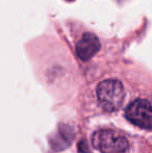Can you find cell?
Returning a JSON list of instances; mask_svg holds the SVG:
<instances>
[{"label":"cell","mask_w":152,"mask_h":153,"mask_svg":"<svg viewBox=\"0 0 152 153\" xmlns=\"http://www.w3.org/2000/svg\"><path fill=\"white\" fill-rule=\"evenodd\" d=\"M125 97L123 85L116 79H106L98 85L97 98L101 107L106 111L120 108Z\"/></svg>","instance_id":"cell-1"},{"label":"cell","mask_w":152,"mask_h":153,"mask_svg":"<svg viewBox=\"0 0 152 153\" xmlns=\"http://www.w3.org/2000/svg\"><path fill=\"white\" fill-rule=\"evenodd\" d=\"M92 144L102 153H126L129 147L126 137L110 129L96 131L92 137Z\"/></svg>","instance_id":"cell-2"},{"label":"cell","mask_w":152,"mask_h":153,"mask_svg":"<svg viewBox=\"0 0 152 153\" xmlns=\"http://www.w3.org/2000/svg\"><path fill=\"white\" fill-rule=\"evenodd\" d=\"M125 116L132 124L152 130V105L147 100L138 99L131 102L126 108Z\"/></svg>","instance_id":"cell-3"},{"label":"cell","mask_w":152,"mask_h":153,"mask_svg":"<svg viewBox=\"0 0 152 153\" xmlns=\"http://www.w3.org/2000/svg\"><path fill=\"white\" fill-rule=\"evenodd\" d=\"M100 42L93 33H85L76 44V54L81 61L87 62L99 51Z\"/></svg>","instance_id":"cell-4"}]
</instances>
